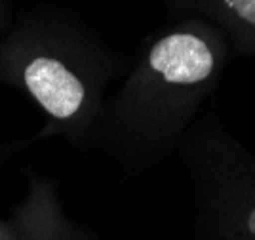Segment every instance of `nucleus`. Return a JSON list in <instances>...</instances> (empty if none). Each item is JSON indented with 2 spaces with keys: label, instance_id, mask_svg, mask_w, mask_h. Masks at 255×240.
<instances>
[{
  "label": "nucleus",
  "instance_id": "5",
  "mask_svg": "<svg viewBox=\"0 0 255 240\" xmlns=\"http://www.w3.org/2000/svg\"><path fill=\"white\" fill-rule=\"evenodd\" d=\"M0 240H10V237H8V233L0 227Z\"/></svg>",
  "mask_w": 255,
  "mask_h": 240
},
{
  "label": "nucleus",
  "instance_id": "2",
  "mask_svg": "<svg viewBox=\"0 0 255 240\" xmlns=\"http://www.w3.org/2000/svg\"><path fill=\"white\" fill-rule=\"evenodd\" d=\"M29 94L53 118H71L84 101V86L61 61L53 57H34L23 71Z\"/></svg>",
  "mask_w": 255,
  "mask_h": 240
},
{
  "label": "nucleus",
  "instance_id": "4",
  "mask_svg": "<svg viewBox=\"0 0 255 240\" xmlns=\"http://www.w3.org/2000/svg\"><path fill=\"white\" fill-rule=\"evenodd\" d=\"M248 231L255 237V208L252 210L250 216H248Z\"/></svg>",
  "mask_w": 255,
  "mask_h": 240
},
{
  "label": "nucleus",
  "instance_id": "3",
  "mask_svg": "<svg viewBox=\"0 0 255 240\" xmlns=\"http://www.w3.org/2000/svg\"><path fill=\"white\" fill-rule=\"evenodd\" d=\"M227 4L240 19L255 25V0H227Z\"/></svg>",
  "mask_w": 255,
  "mask_h": 240
},
{
  "label": "nucleus",
  "instance_id": "1",
  "mask_svg": "<svg viewBox=\"0 0 255 240\" xmlns=\"http://www.w3.org/2000/svg\"><path fill=\"white\" fill-rule=\"evenodd\" d=\"M149 65L166 82L191 86L204 82L213 73L215 57L196 34L173 32L152 46Z\"/></svg>",
  "mask_w": 255,
  "mask_h": 240
}]
</instances>
